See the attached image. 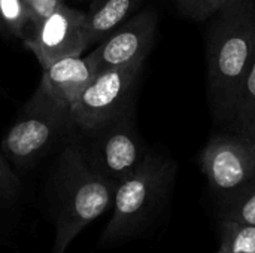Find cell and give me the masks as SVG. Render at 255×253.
I'll use <instances>...</instances> for the list:
<instances>
[{
	"instance_id": "cell-1",
	"label": "cell",
	"mask_w": 255,
	"mask_h": 253,
	"mask_svg": "<svg viewBox=\"0 0 255 253\" xmlns=\"http://www.w3.org/2000/svg\"><path fill=\"white\" fill-rule=\"evenodd\" d=\"M208 97L215 118L232 122L255 57V0H230L208 34Z\"/></svg>"
},
{
	"instance_id": "cell-2",
	"label": "cell",
	"mask_w": 255,
	"mask_h": 253,
	"mask_svg": "<svg viewBox=\"0 0 255 253\" xmlns=\"http://www.w3.org/2000/svg\"><path fill=\"white\" fill-rule=\"evenodd\" d=\"M117 186L90 167L79 143L63 149L46 188V209L55 228L51 253H66L76 236L114 204Z\"/></svg>"
},
{
	"instance_id": "cell-3",
	"label": "cell",
	"mask_w": 255,
	"mask_h": 253,
	"mask_svg": "<svg viewBox=\"0 0 255 253\" xmlns=\"http://www.w3.org/2000/svg\"><path fill=\"white\" fill-rule=\"evenodd\" d=\"M176 163L149 151L145 161L117 186L114 213L102 233L100 248H111L143 234L166 206L176 179Z\"/></svg>"
},
{
	"instance_id": "cell-4",
	"label": "cell",
	"mask_w": 255,
	"mask_h": 253,
	"mask_svg": "<svg viewBox=\"0 0 255 253\" xmlns=\"http://www.w3.org/2000/svg\"><path fill=\"white\" fill-rule=\"evenodd\" d=\"M143 63L99 70L70 106L73 127L91 131L131 110Z\"/></svg>"
},
{
	"instance_id": "cell-5",
	"label": "cell",
	"mask_w": 255,
	"mask_h": 253,
	"mask_svg": "<svg viewBox=\"0 0 255 253\" xmlns=\"http://www.w3.org/2000/svg\"><path fill=\"white\" fill-rule=\"evenodd\" d=\"M69 127H73L70 107L55 101L39 86L21 118L7 130L1 149L15 164L28 166L48 151Z\"/></svg>"
},
{
	"instance_id": "cell-6",
	"label": "cell",
	"mask_w": 255,
	"mask_h": 253,
	"mask_svg": "<svg viewBox=\"0 0 255 253\" xmlns=\"http://www.w3.org/2000/svg\"><path fill=\"white\" fill-rule=\"evenodd\" d=\"M81 133L87 137V146H79L90 167L117 185L130 176L151 151L137 131L133 109L99 128Z\"/></svg>"
},
{
	"instance_id": "cell-7",
	"label": "cell",
	"mask_w": 255,
	"mask_h": 253,
	"mask_svg": "<svg viewBox=\"0 0 255 253\" xmlns=\"http://www.w3.org/2000/svg\"><path fill=\"white\" fill-rule=\"evenodd\" d=\"M209 185L223 200H229L255 180V157L236 133L212 136L199 157Z\"/></svg>"
},
{
	"instance_id": "cell-8",
	"label": "cell",
	"mask_w": 255,
	"mask_h": 253,
	"mask_svg": "<svg viewBox=\"0 0 255 253\" xmlns=\"http://www.w3.org/2000/svg\"><path fill=\"white\" fill-rule=\"evenodd\" d=\"M22 40L36 55L42 69L60 58L82 55L90 48L85 31V12L63 3L51 15L30 25Z\"/></svg>"
},
{
	"instance_id": "cell-9",
	"label": "cell",
	"mask_w": 255,
	"mask_h": 253,
	"mask_svg": "<svg viewBox=\"0 0 255 253\" xmlns=\"http://www.w3.org/2000/svg\"><path fill=\"white\" fill-rule=\"evenodd\" d=\"M157 25L158 15L154 9L139 10L124 21L90 52L97 72L145 61L154 45Z\"/></svg>"
},
{
	"instance_id": "cell-10",
	"label": "cell",
	"mask_w": 255,
	"mask_h": 253,
	"mask_svg": "<svg viewBox=\"0 0 255 253\" xmlns=\"http://www.w3.org/2000/svg\"><path fill=\"white\" fill-rule=\"evenodd\" d=\"M97 73L91 54L70 55L46 66L40 88L55 101L70 107Z\"/></svg>"
},
{
	"instance_id": "cell-11",
	"label": "cell",
	"mask_w": 255,
	"mask_h": 253,
	"mask_svg": "<svg viewBox=\"0 0 255 253\" xmlns=\"http://www.w3.org/2000/svg\"><path fill=\"white\" fill-rule=\"evenodd\" d=\"M145 0H93L85 12V31L90 46L105 40L124 21L139 12Z\"/></svg>"
},
{
	"instance_id": "cell-12",
	"label": "cell",
	"mask_w": 255,
	"mask_h": 253,
	"mask_svg": "<svg viewBox=\"0 0 255 253\" xmlns=\"http://www.w3.org/2000/svg\"><path fill=\"white\" fill-rule=\"evenodd\" d=\"M223 253H255V225L221 219Z\"/></svg>"
},
{
	"instance_id": "cell-13",
	"label": "cell",
	"mask_w": 255,
	"mask_h": 253,
	"mask_svg": "<svg viewBox=\"0 0 255 253\" xmlns=\"http://www.w3.org/2000/svg\"><path fill=\"white\" fill-rule=\"evenodd\" d=\"M28 27L25 0H0V30L3 33L24 39Z\"/></svg>"
},
{
	"instance_id": "cell-14",
	"label": "cell",
	"mask_w": 255,
	"mask_h": 253,
	"mask_svg": "<svg viewBox=\"0 0 255 253\" xmlns=\"http://www.w3.org/2000/svg\"><path fill=\"white\" fill-rule=\"evenodd\" d=\"M221 219L255 225V180L224 201Z\"/></svg>"
},
{
	"instance_id": "cell-15",
	"label": "cell",
	"mask_w": 255,
	"mask_h": 253,
	"mask_svg": "<svg viewBox=\"0 0 255 253\" xmlns=\"http://www.w3.org/2000/svg\"><path fill=\"white\" fill-rule=\"evenodd\" d=\"M255 116V57L251 63V67L245 76L238 107H236V116L233 121L235 128L241 127L247 122H250Z\"/></svg>"
},
{
	"instance_id": "cell-16",
	"label": "cell",
	"mask_w": 255,
	"mask_h": 253,
	"mask_svg": "<svg viewBox=\"0 0 255 253\" xmlns=\"http://www.w3.org/2000/svg\"><path fill=\"white\" fill-rule=\"evenodd\" d=\"M16 180L9 171L7 166L4 164L3 158L0 157V213L9 212L16 198Z\"/></svg>"
},
{
	"instance_id": "cell-17",
	"label": "cell",
	"mask_w": 255,
	"mask_h": 253,
	"mask_svg": "<svg viewBox=\"0 0 255 253\" xmlns=\"http://www.w3.org/2000/svg\"><path fill=\"white\" fill-rule=\"evenodd\" d=\"M63 3H64V0H25L30 25L37 24L43 18L51 15Z\"/></svg>"
},
{
	"instance_id": "cell-18",
	"label": "cell",
	"mask_w": 255,
	"mask_h": 253,
	"mask_svg": "<svg viewBox=\"0 0 255 253\" xmlns=\"http://www.w3.org/2000/svg\"><path fill=\"white\" fill-rule=\"evenodd\" d=\"M179 12L184 16L193 18V19H203V3L205 0H175Z\"/></svg>"
},
{
	"instance_id": "cell-19",
	"label": "cell",
	"mask_w": 255,
	"mask_h": 253,
	"mask_svg": "<svg viewBox=\"0 0 255 253\" xmlns=\"http://www.w3.org/2000/svg\"><path fill=\"white\" fill-rule=\"evenodd\" d=\"M235 133L238 136H241L247 142V145L251 148V151H253L255 157V116L250 122H247V124H244L241 127H236Z\"/></svg>"
},
{
	"instance_id": "cell-20",
	"label": "cell",
	"mask_w": 255,
	"mask_h": 253,
	"mask_svg": "<svg viewBox=\"0 0 255 253\" xmlns=\"http://www.w3.org/2000/svg\"><path fill=\"white\" fill-rule=\"evenodd\" d=\"M230 0H205L203 3V19L215 15L223 6H226Z\"/></svg>"
},
{
	"instance_id": "cell-21",
	"label": "cell",
	"mask_w": 255,
	"mask_h": 253,
	"mask_svg": "<svg viewBox=\"0 0 255 253\" xmlns=\"http://www.w3.org/2000/svg\"><path fill=\"white\" fill-rule=\"evenodd\" d=\"M217 253H223V252H221V251H220V249H218V252H217Z\"/></svg>"
}]
</instances>
